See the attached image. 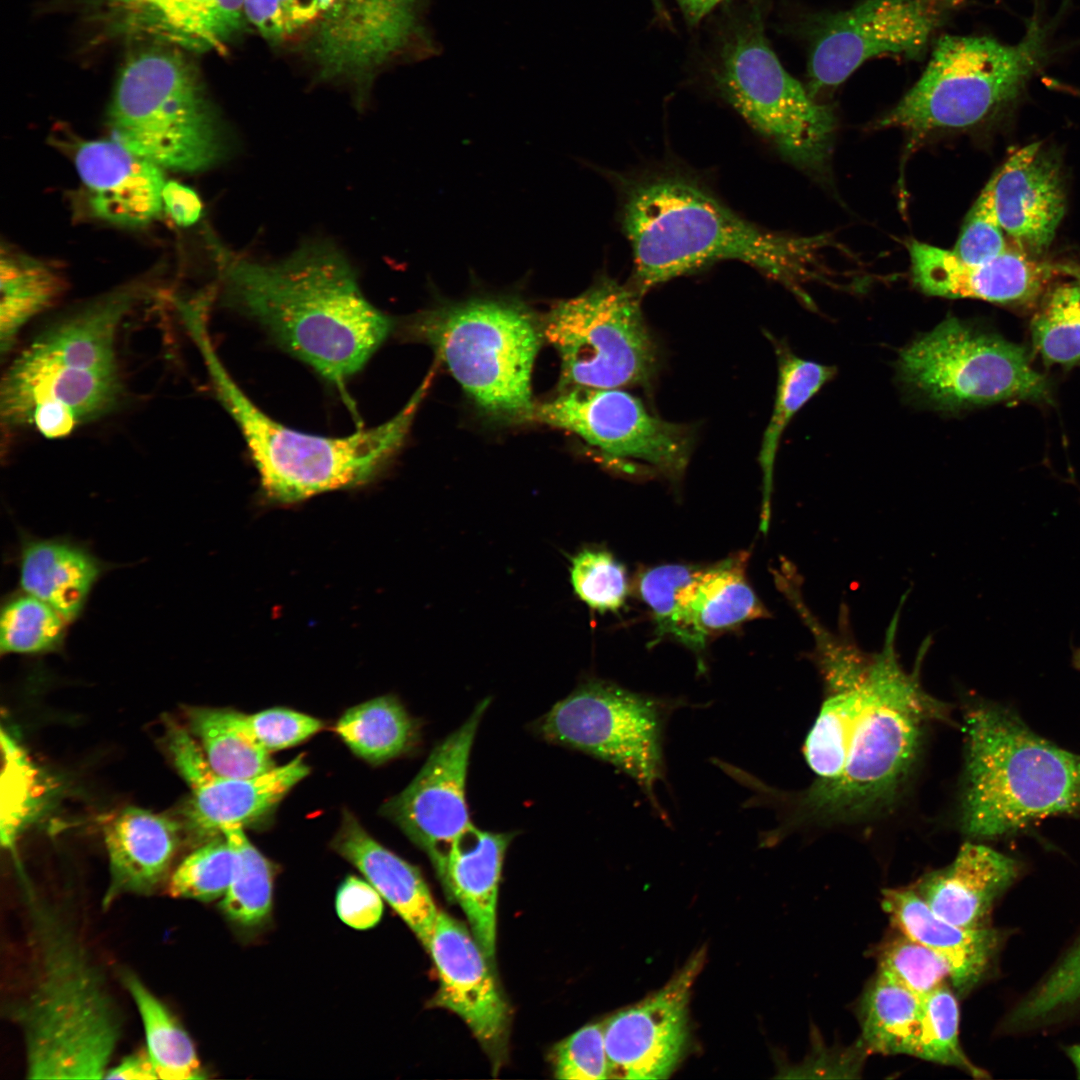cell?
<instances>
[{"label":"cell","mask_w":1080,"mask_h":1080,"mask_svg":"<svg viewBox=\"0 0 1080 1080\" xmlns=\"http://www.w3.org/2000/svg\"><path fill=\"white\" fill-rule=\"evenodd\" d=\"M879 973L924 997L950 979L946 961L923 944L901 934L879 952Z\"/></svg>","instance_id":"obj_48"},{"label":"cell","mask_w":1080,"mask_h":1080,"mask_svg":"<svg viewBox=\"0 0 1080 1080\" xmlns=\"http://www.w3.org/2000/svg\"><path fill=\"white\" fill-rule=\"evenodd\" d=\"M1020 873L1018 862L986 845L964 843L952 863L913 890L939 917L964 928L990 926L993 907Z\"/></svg>","instance_id":"obj_25"},{"label":"cell","mask_w":1080,"mask_h":1080,"mask_svg":"<svg viewBox=\"0 0 1080 1080\" xmlns=\"http://www.w3.org/2000/svg\"><path fill=\"white\" fill-rule=\"evenodd\" d=\"M619 184V220L633 257L630 285L641 296L725 260L750 265L801 298V284L820 272L829 239L766 230L695 177L661 170Z\"/></svg>","instance_id":"obj_2"},{"label":"cell","mask_w":1080,"mask_h":1080,"mask_svg":"<svg viewBox=\"0 0 1080 1080\" xmlns=\"http://www.w3.org/2000/svg\"><path fill=\"white\" fill-rule=\"evenodd\" d=\"M922 1007L921 1028L914 1056L956 1067L975 1078L988 1077L961 1048L959 1007L954 993L942 985L922 997Z\"/></svg>","instance_id":"obj_43"},{"label":"cell","mask_w":1080,"mask_h":1080,"mask_svg":"<svg viewBox=\"0 0 1080 1080\" xmlns=\"http://www.w3.org/2000/svg\"><path fill=\"white\" fill-rule=\"evenodd\" d=\"M74 163L97 219L126 228L151 223L163 209V169L114 139L81 141Z\"/></svg>","instance_id":"obj_23"},{"label":"cell","mask_w":1080,"mask_h":1080,"mask_svg":"<svg viewBox=\"0 0 1080 1080\" xmlns=\"http://www.w3.org/2000/svg\"><path fill=\"white\" fill-rule=\"evenodd\" d=\"M104 570V563L78 544L28 538L21 545L22 591L50 605L69 623L81 615Z\"/></svg>","instance_id":"obj_31"},{"label":"cell","mask_w":1080,"mask_h":1080,"mask_svg":"<svg viewBox=\"0 0 1080 1080\" xmlns=\"http://www.w3.org/2000/svg\"><path fill=\"white\" fill-rule=\"evenodd\" d=\"M995 180L994 173L969 210L952 250L965 263L988 261L1010 247L996 209Z\"/></svg>","instance_id":"obj_49"},{"label":"cell","mask_w":1080,"mask_h":1080,"mask_svg":"<svg viewBox=\"0 0 1080 1080\" xmlns=\"http://www.w3.org/2000/svg\"><path fill=\"white\" fill-rule=\"evenodd\" d=\"M882 907L901 933L946 961L960 994L984 978L1004 940L1003 933L991 926L964 928L939 917L913 888L884 889Z\"/></svg>","instance_id":"obj_26"},{"label":"cell","mask_w":1080,"mask_h":1080,"mask_svg":"<svg viewBox=\"0 0 1080 1080\" xmlns=\"http://www.w3.org/2000/svg\"><path fill=\"white\" fill-rule=\"evenodd\" d=\"M704 961L703 950L693 954L661 989L603 1023L609 1078L664 1079L675 1070L688 1047V1004Z\"/></svg>","instance_id":"obj_20"},{"label":"cell","mask_w":1080,"mask_h":1080,"mask_svg":"<svg viewBox=\"0 0 1080 1080\" xmlns=\"http://www.w3.org/2000/svg\"><path fill=\"white\" fill-rule=\"evenodd\" d=\"M1076 663H1077V664H1078V666L1080 667V650H1079V651H1078V653L1076 654Z\"/></svg>","instance_id":"obj_62"},{"label":"cell","mask_w":1080,"mask_h":1080,"mask_svg":"<svg viewBox=\"0 0 1080 1080\" xmlns=\"http://www.w3.org/2000/svg\"><path fill=\"white\" fill-rule=\"evenodd\" d=\"M641 295L602 275L577 296L559 300L541 319L544 340L560 358V388L647 384L657 363Z\"/></svg>","instance_id":"obj_11"},{"label":"cell","mask_w":1080,"mask_h":1080,"mask_svg":"<svg viewBox=\"0 0 1080 1080\" xmlns=\"http://www.w3.org/2000/svg\"><path fill=\"white\" fill-rule=\"evenodd\" d=\"M668 705L603 680H590L558 701L539 720L547 741L608 762L631 777L656 812L664 779L663 731Z\"/></svg>","instance_id":"obj_14"},{"label":"cell","mask_w":1080,"mask_h":1080,"mask_svg":"<svg viewBox=\"0 0 1080 1080\" xmlns=\"http://www.w3.org/2000/svg\"><path fill=\"white\" fill-rule=\"evenodd\" d=\"M1032 341L1046 364L1080 361V286L1065 283L1048 296L1031 322Z\"/></svg>","instance_id":"obj_42"},{"label":"cell","mask_w":1080,"mask_h":1080,"mask_svg":"<svg viewBox=\"0 0 1080 1080\" xmlns=\"http://www.w3.org/2000/svg\"><path fill=\"white\" fill-rule=\"evenodd\" d=\"M69 622L44 601L22 592L3 604L1 654H45L64 645Z\"/></svg>","instance_id":"obj_40"},{"label":"cell","mask_w":1080,"mask_h":1080,"mask_svg":"<svg viewBox=\"0 0 1080 1080\" xmlns=\"http://www.w3.org/2000/svg\"><path fill=\"white\" fill-rule=\"evenodd\" d=\"M64 281L47 263L3 249L0 260V352L14 347L22 328L60 296Z\"/></svg>","instance_id":"obj_33"},{"label":"cell","mask_w":1080,"mask_h":1080,"mask_svg":"<svg viewBox=\"0 0 1080 1080\" xmlns=\"http://www.w3.org/2000/svg\"><path fill=\"white\" fill-rule=\"evenodd\" d=\"M27 982L9 1008L20 1032L29 1079H102L123 1032V1017L103 969L63 909L31 888Z\"/></svg>","instance_id":"obj_3"},{"label":"cell","mask_w":1080,"mask_h":1080,"mask_svg":"<svg viewBox=\"0 0 1080 1080\" xmlns=\"http://www.w3.org/2000/svg\"><path fill=\"white\" fill-rule=\"evenodd\" d=\"M112 139L161 167L199 172L224 160L229 142L200 73L174 48L133 53L108 111Z\"/></svg>","instance_id":"obj_9"},{"label":"cell","mask_w":1080,"mask_h":1080,"mask_svg":"<svg viewBox=\"0 0 1080 1080\" xmlns=\"http://www.w3.org/2000/svg\"><path fill=\"white\" fill-rule=\"evenodd\" d=\"M530 421L572 432L604 456L630 460L671 479L685 472L692 450L690 432L652 414L621 388L578 387L535 404Z\"/></svg>","instance_id":"obj_16"},{"label":"cell","mask_w":1080,"mask_h":1080,"mask_svg":"<svg viewBox=\"0 0 1080 1080\" xmlns=\"http://www.w3.org/2000/svg\"><path fill=\"white\" fill-rule=\"evenodd\" d=\"M558 1079L599 1080L609 1078L604 1024H589L560 1042L554 1052Z\"/></svg>","instance_id":"obj_50"},{"label":"cell","mask_w":1080,"mask_h":1080,"mask_svg":"<svg viewBox=\"0 0 1080 1080\" xmlns=\"http://www.w3.org/2000/svg\"><path fill=\"white\" fill-rule=\"evenodd\" d=\"M101 4H107L122 8H131L134 10L142 11L151 0H94Z\"/></svg>","instance_id":"obj_58"},{"label":"cell","mask_w":1080,"mask_h":1080,"mask_svg":"<svg viewBox=\"0 0 1080 1080\" xmlns=\"http://www.w3.org/2000/svg\"><path fill=\"white\" fill-rule=\"evenodd\" d=\"M233 852L219 834L200 844L172 873L168 894L174 898L208 902L223 898L233 874Z\"/></svg>","instance_id":"obj_44"},{"label":"cell","mask_w":1080,"mask_h":1080,"mask_svg":"<svg viewBox=\"0 0 1080 1080\" xmlns=\"http://www.w3.org/2000/svg\"><path fill=\"white\" fill-rule=\"evenodd\" d=\"M222 834L230 844L234 858L231 883L221 902L223 912L238 925H260L272 907V866L247 838L243 826H226Z\"/></svg>","instance_id":"obj_39"},{"label":"cell","mask_w":1080,"mask_h":1080,"mask_svg":"<svg viewBox=\"0 0 1080 1080\" xmlns=\"http://www.w3.org/2000/svg\"><path fill=\"white\" fill-rule=\"evenodd\" d=\"M164 742L190 791L184 826L204 841L222 834L226 826L244 827L263 818L310 771L304 756L299 755L258 776H221L211 768L188 728L172 720L167 722Z\"/></svg>","instance_id":"obj_18"},{"label":"cell","mask_w":1080,"mask_h":1080,"mask_svg":"<svg viewBox=\"0 0 1080 1080\" xmlns=\"http://www.w3.org/2000/svg\"><path fill=\"white\" fill-rule=\"evenodd\" d=\"M335 907L342 922L357 930L374 927L383 915L382 896L367 880L354 875L339 886Z\"/></svg>","instance_id":"obj_52"},{"label":"cell","mask_w":1080,"mask_h":1080,"mask_svg":"<svg viewBox=\"0 0 1080 1080\" xmlns=\"http://www.w3.org/2000/svg\"><path fill=\"white\" fill-rule=\"evenodd\" d=\"M914 283L924 293L945 298H974L992 303L1026 305L1043 293L1056 265L1042 262L1013 246L985 262L961 261L952 250L927 243L909 246Z\"/></svg>","instance_id":"obj_22"},{"label":"cell","mask_w":1080,"mask_h":1080,"mask_svg":"<svg viewBox=\"0 0 1080 1080\" xmlns=\"http://www.w3.org/2000/svg\"><path fill=\"white\" fill-rule=\"evenodd\" d=\"M122 982L140 1015L146 1049L159 1079L205 1078L194 1044L168 1008L133 973L125 971Z\"/></svg>","instance_id":"obj_37"},{"label":"cell","mask_w":1080,"mask_h":1080,"mask_svg":"<svg viewBox=\"0 0 1080 1080\" xmlns=\"http://www.w3.org/2000/svg\"><path fill=\"white\" fill-rule=\"evenodd\" d=\"M185 327L219 401L240 429L265 494L280 503L369 481L402 447L434 374L431 371L404 407L383 424L344 437L320 436L277 422L252 402L216 353L208 317L192 316Z\"/></svg>","instance_id":"obj_6"},{"label":"cell","mask_w":1080,"mask_h":1080,"mask_svg":"<svg viewBox=\"0 0 1080 1080\" xmlns=\"http://www.w3.org/2000/svg\"><path fill=\"white\" fill-rule=\"evenodd\" d=\"M898 373L907 388L936 408L957 410L1003 400L1050 401L1046 379L1025 350L956 318L904 348Z\"/></svg>","instance_id":"obj_13"},{"label":"cell","mask_w":1080,"mask_h":1080,"mask_svg":"<svg viewBox=\"0 0 1080 1080\" xmlns=\"http://www.w3.org/2000/svg\"><path fill=\"white\" fill-rule=\"evenodd\" d=\"M183 826L169 816L125 807L103 829L110 868L105 904L123 893L145 894L166 877L180 846Z\"/></svg>","instance_id":"obj_27"},{"label":"cell","mask_w":1080,"mask_h":1080,"mask_svg":"<svg viewBox=\"0 0 1080 1080\" xmlns=\"http://www.w3.org/2000/svg\"><path fill=\"white\" fill-rule=\"evenodd\" d=\"M291 36L304 33L315 21L319 0H279Z\"/></svg>","instance_id":"obj_56"},{"label":"cell","mask_w":1080,"mask_h":1080,"mask_svg":"<svg viewBox=\"0 0 1080 1080\" xmlns=\"http://www.w3.org/2000/svg\"><path fill=\"white\" fill-rule=\"evenodd\" d=\"M964 0H864L827 18L808 61L812 97L843 83L882 55L920 58L929 40Z\"/></svg>","instance_id":"obj_17"},{"label":"cell","mask_w":1080,"mask_h":1080,"mask_svg":"<svg viewBox=\"0 0 1080 1080\" xmlns=\"http://www.w3.org/2000/svg\"><path fill=\"white\" fill-rule=\"evenodd\" d=\"M225 0H151L141 22L184 47L216 51L214 28Z\"/></svg>","instance_id":"obj_45"},{"label":"cell","mask_w":1080,"mask_h":1080,"mask_svg":"<svg viewBox=\"0 0 1080 1080\" xmlns=\"http://www.w3.org/2000/svg\"><path fill=\"white\" fill-rule=\"evenodd\" d=\"M747 552L700 567L682 601V644L697 654L710 637L742 623L767 617L768 611L746 577Z\"/></svg>","instance_id":"obj_30"},{"label":"cell","mask_w":1080,"mask_h":1080,"mask_svg":"<svg viewBox=\"0 0 1080 1080\" xmlns=\"http://www.w3.org/2000/svg\"><path fill=\"white\" fill-rule=\"evenodd\" d=\"M427 951L439 978L433 1004L460 1016L497 1058L506 1041L508 1007L475 937L461 922L439 911Z\"/></svg>","instance_id":"obj_21"},{"label":"cell","mask_w":1080,"mask_h":1080,"mask_svg":"<svg viewBox=\"0 0 1080 1080\" xmlns=\"http://www.w3.org/2000/svg\"><path fill=\"white\" fill-rule=\"evenodd\" d=\"M777 391L773 411L764 431L759 463L763 476V501L760 528L769 527L770 503L775 458L782 434L794 415L834 376L833 367L794 354L779 357Z\"/></svg>","instance_id":"obj_35"},{"label":"cell","mask_w":1080,"mask_h":1080,"mask_svg":"<svg viewBox=\"0 0 1080 1080\" xmlns=\"http://www.w3.org/2000/svg\"><path fill=\"white\" fill-rule=\"evenodd\" d=\"M651 1L653 2L654 6L656 7L658 12L663 11L664 8H663V5H662V0H651Z\"/></svg>","instance_id":"obj_61"},{"label":"cell","mask_w":1080,"mask_h":1080,"mask_svg":"<svg viewBox=\"0 0 1080 1080\" xmlns=\"http://www.w3.org/2000/svg\"><path fill=\"white\" fill-rule=\"evenodd\" d=\"M163 209L179 226L198 222L203 212L199 195L190 187L174 180L166 181L162 190Z\"/></svg>","instance_id":"obj_54"},{"label":"cell","mask_w":1080,"mask_h":1080,"mask_svg":"<svg viewBox=\"0 0 1080 1080\" xmlns=\"http://www.w3.org/2000/svg\"><path fill=\"white\" fill-rule=\"evenodd\" d=\"M723 0H676L689 24L695 25Z\"/></svg>","instance_id":"obj_57"},{"label":"cell","mask_w":1080,"mask_h":1080,"mask_svg":"<svg viewBox=\"0 0 1080 1080\" xmlns=\"http://www.w3.org/2000/svg\"><path fill=\"white\" fill-rule=\"evenodd\" d=\"M963 731L960 824L968 836L996 838L1044 817L1080 814V755L990 705L968 708Z\"/></svg>","instance_id":"obj_7"},{"label":"cell","mask_w":1080,"mask_h":1080,"mask_svg":"<svg viewBox=\"0 0 1080 1080\" xmlns=\"http://www.w3.org/2000/svg\"><path fill=\"white\" fill-rule=\"evenodd\" d=\"M148 288L144 282L127 283L37 335L1 378L2 427L33 428L47 439H60L117 408L123 395L119 328Z\"/></svg>","instance_id":"obj_4"},{"label":"cell","mask_w":1080,"mask_h":1080,"mask_svg":"<svg viewBox=\"0 0 1080 1080\" xmlns=\"http://www.w3.org/2000/svg\"><path fill=\"white\" fill-rule=\"evenodd\" d=\"M248 728L269 752L295 746L319 732L323 723L287 708H271L247 715Z\"/></svg>","instance_id":"obj_51"},{"label":"cell","mask_w":1080,"mask_h":1080,"mask_svg":"<svg viewBox=\"0 0 1080 1080\" xmlns=\"http://www.w3.org/2000/svg\"><path fill=\"white\" fill-rule=\"evenodd\" d=\"M244 15L249 27L271 45L292 37L279 0H245Z\"/></svg>","instance_id":"obj_53"},{"label":"cell","mask_w":1080,"mask_h":1080,"mask_svg":"<svg viewBox=\"0 0 1080 1080\" xmlns=\"http://www.w3.org/2000/svg\"><path fill=\"white\" fill-rule=\"evenodd\" d=\"M335 730L356 755L372 764L401 755L416 739L414 720L393 696H381L350 708Z\"/></svg>","instance_id":"obj_36"},{"label":"cell","mask_w":1080,"mask_h":1080,"mask_svg":"<svg viewBox=\"0 0 1080 1080\" xmlns=\"http://www.w3.org/2000/svg\"><path fill=\"white\" fill-rule=\"evenodd\" d=\"M1080 1006V938L1003 1024L1009 1032L1046 1026Z\"/></svg>","instance_id":"obj_41"},{"label":"cell","mask_w":1080,"mask_h":1080,"mask_svg":"<svg viewBox=\"0 0 1080 1080\" xmlns=\"http://www.w3.org/2000/svg\"><path fill=\"white\" fill-rule=\"evenodd\" d=\"M570 581L578 598L601 613L621 609L629 592L625 567L600 549H584L572 559Z\"/></svg>","instance_id":"obj_47"},{"label":"cell","mask_w":1080,"mask_h":1080,"mask_svg":"<svg viewBox=\"0 0 1080 1080\" xmlns=\"http://www.w3.org/2000/svg\"><path fill=\"white\" fill-rule=\"evenodd\" d=\"M699 568L687 564H663L645 569L637 576V593L649 607L659 637H671L681 643L682 601Z\"/></svg>","instance_id":"obj_46"},{"label":"cell","mask_w":1080,"mask_h":1080,"mask_svg":"<svg viewBox=\"0 0 1080 1080\" xmlns=\"http://www.w3.org/2000/svg\"><path fill=\"white\" fill-rule=\"evenodd\" d=\"M1048 48V25L1036 17L1016 44L942 36L919 80L877 125L916 135L972 126L1018 97Z\"/></svg>","instance_id":"obj_10"},{"label":"cell","mask_w":1080,"mask_h":1080,"mask_svg":"<svg viewBox=\"0 0 1080 1080\" xmlns=\"http://www.w3.org/2000/svg\"><path fill=\"white\" fill-rule=\"evenodd\" d=\"M225 303L260 324L286 351L342 386L386 340L393 321L362 293L342 251L303 243L260 262L212 241Z\"/></svg>","instance_id":"obj_1"},{"label":"cell","mask_w":1080,"mask_h":1080,"mask_svg":"<svg viewBox=\"0 0 1080 1080\" xmlns=\"http://www.w3.org/2000/svg\"><path fill=\"white\" fill-rule=\"evenodd\" d=\"M428 950L439 911L420 871L377 842L349 812L332 841Z\"/></svg>","instance_id":"obj_28"},{"label":"cell","mask_w":1080,"mask_h":1080,"mask_svg":"<svg viewBox=\"0 0 1080 1080\" xmlns=\"http://www.w3.org/2000/svg\"><path fill=\"white\" fill-rule=\"evenodd\" d=\"M866 681L854 687L824 691L819 714L803 746L805 760L816 777L812 785L828 784L841 774L864 708Z\"/></svg>","instance_id":"obj_38"},{"label":"cell","mask_w":1080,"mask_h":1080,"mask_svg":"<svg viewBox=\"0 0 1080 1080\" xmlns=\"http://www.w3.org/2000/svg\"><path fill=\"white\" fill-rule=\"evenodd\" d=\"M426 0H319L303 50L320 82L348 87L359 108L390 65L425 49Z\"/></svg>","instance_id":"obj_15"},{"label":"cell","mask_w":1080,"mask_h":1080,"mask_svg":"<svg viewBox=\"0 0 1080 1080\" xmlns=\"http://www.w3.org/2000/svg\"><path fill=\"white\" fill-rule=\"evenodd\" d=\"M715 82L722 97L761 136L801 168H821L835 121L782 66L761 15L751 14L723 46Z\"/></svg>","instance_id":"obj_12"},{"label":"cell","mask_w":1080,"mask_h":1080,"mask_svg":"<svg viewBox=\"0 0 1080 1080\" xmlns=\"http://www.w3.org/2000/svg\"><path fill=\"white\" fill-rule=\"evenodd\" d=\"M489 699L476 705L467 720L430 753L399 794L383 807L406 836L426 852L439 875L454 840L471 824L466 804L469 758Z\"/></svg>","instance_id":"obj_19"},{"label":"cell","mask_w":1080,"mask_h":1080,"mask_svg":"<svg viewBox=\"0 0 1080 1080\" xmlns=\"http://www.w3.org/2000/svg\"><path fill=\"white\" fill-rule=\"evenodd\" d=\"M1059 273H1064L1072 277L1075 282L1080 286V266L1079 265H1056Z\"/></svg>","instance_id":"obj_60"},{"label":"cell","mask_w":1080,"mask_h":1080,"mask_svg":"<svg viewBox=\"0 0 1080 1080\" xmlns=\"http://www.w3.org/2000/svg\"><path fill=\"white\" fill-rule=\"evenodd\" d=\"M513 837L514 833L484 831L471 823L452 843L439 874L488 959L495 954L498 886Z\"/></svg>","instance_id":"obj_29"},{"label":"cell","mask_w":1080,"mask_h":1080,"mask_svg":"<svg viewBox=\"0 0 1080 1080\" xmlns=\"http://www.w3.org/2000/svg\"><path fill=\"white\" fill-rule=\"evenodd\" d=\"M1065 1051L1080 1078V1043L1067 1047Z\"/></svg>","instance_id":"obj_59"},{"label":"cell","mask_w":1080,"mask_h":1080,"mask_svg":"<svg viewBox=\"0 0 1080 1080\" xmlns=\"http://www.w3.org/2000/svg\"><path fill=\"white\" fill-rule=\"evenodd\" d=\"M922 998L878 972L861 1006V1044L867 1051L914 1056L921 1028Z\"/></svg>","instance_id":"obj_34"},{"label":"cell","mask_w":1080,"mask_h":1080,"mask_svg":"<svg viewBox=\"0 0 1080 1080\" xmlns=\"http://www.w3.org/2000/svg\"><path fill=\"white\" fill-rule=\"evenodd\" d=\"M896 615L885 644L866 681L865 704L857 722L841 774L832 782L809 788L794 798L785 825L776 836L803 821H849L877 813L895 802L910 780L929 728L948 720V707L921 685L920 666L929 648L926 640L913 672H906L895 651Z\"/></svg>","instance_id":"obj_5"},{"label":"cell","mask_w":1080,"mask_h":1080,"mask_svg":"<svg viewBox=\"0 0 1080 1080\" xmlns=\"http://www.w3.org/2000/svg\"><path fill=\"white\" fill-rule=\"evenodd\" d=\"M187 728L219 775L249 778L275 767L270 752L250 732L246 714L232 709L189 707Z\"/></svg>","instance_id":"obj_32"},{"label":"cell","mask_w":1080,"mask_h":1080,"mask_svg":"<svg viewBox=\"0 0 1080 1080\" xmlns=\"http://www.w3.org/2000/svg\"><path fill=\"white\" fill-rule=\"evenodd\" d=\"M409 334L430 345L466 394L496 419L530 421L541 319L511 296H474L417 314Z\"/></svg>","instance_id":"obj_8"},{"label":"cell","mask_w":1080,"mask_h":1080,"mask_svg":"<svg viewBox=\"0 0 1080 1080\" xmlns=\"http://www.w3.org/2000/svg\"><path fill=\"white\" fill-rule=\"evenodd\" d=\"M104 1079L148 1080L159 1078L147 1049H143L126 1056L118 1065L110 1067Z\"/></svg>","instance_id":"obj_55"},{"label":"cell","mask_w":1080,"mask_h":1080,"mask_svg":"<svg viewBox=\"0 0 1080 1080\" xmlns=\"http://www.w3.org/2000/svg\"><path fill=\"white\" fill-rule=\"evenodd\" d=\"M1000 224L1015 247L1038 257L1052 242L1065 211L1056 162L1031 143L1016 150L995 172Z\"/></svg>","instance_id":"obj_24"}]
</instances>
